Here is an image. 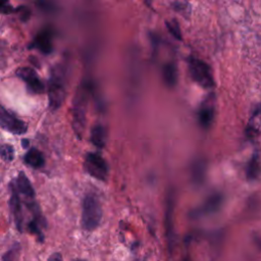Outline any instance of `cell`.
<instances>
[{"mask_svg": "<svg viewBox=\"0 0 261 261\" xmlns=\"http://www.w3.org/2000/svg\"><path fill=\"white\" fill-rule=\"evenodd\" d=\"M65 95V73L63 68L56 64L51 68L48 81V105L51 111L61 107Z\"/></svg>", "mask_w": 261, "mask_h": 261, "instance_id": "6da1fadb", "label": "cell"}, {"mask_svg": "<svg viewBox=\"0 0 261 261\" xmlns=\"http://www.w3.org/2000/svg\"><path fill=\"white\" fill-rule=\"evenodd\" d=\"M102 219V207L98 197L94 194H87L83 200L82 226L85 230L96 229Z\"/></svg>", "mask_w": 261, "mask_h": 261, "instance_id": "7a4b0ae2", "label": "cell"}, {"mask_svg": "<svg viewBox=\"0 0 261 261\" xmlns=\"http://www.w3.org/2000/svg\"><path fill=\"white\" fill-rule=\"evenodd\" d=\"M87 96L84 89H79L72 102V128L76 137L82 138L86 126Z\"/></svg>", "mask_w": 261, "mask_h": 261, "instance_id": "3957f363", "label": "cell"}, {"mask_svg": "<svg viewBox=\"0 0 261 261\" xmlns=\"http://www.w3.org/2000/svg\"><path fill=\"white\" fill-rule=\"evenodd\" d=\"M191 76L195 83L204 89H210L214 86V79L210 66L203 60L191 57L189 61Z\"/></svg>", "mask_w": 261, "mask_h": 261, "instance_id": "277c9868", "label": "cell"}, {"mask_svg": "<svg viewBox=\"0 0 261 261\" xmlns=\"http://www.w3.org/2000/svg\"><path fill=\"white\" fill-rule=\"evenodd\" d=\"M84 169L88 174L99 180H106L108 176V166L104 158L98 153H88L85 162Z\"/></svg>", "mask_w": 261, "mask_h": 261, "instance_id": "5b68a950", "label": "cell"}, {"mask_svg": "<svg viewBox=\"0 0 261 261\" xmlns=\"http://www.w3.org/2000/svg\"><path fill=\"white\" fill-rule=\"evenodd\" d=\"M0 126L14 135H23L28 130V124L0 104Z\"/></svg>", "mask_w": 261, "mask_h": 261, "instance_id": "8992f818", "label": "cell"}, {"mask_svg": "<svg viewBox=\"0 0 261 261\" xmlns=\"http://www.w3.org/2000/svg\"><path fill=\"white\" fill-rule=\"evenodd\" d=\"M15 74L22 80L28 90L33 93V94H42L45 91V86L38 75V73L33 69L32 67L28 66H22L18 67L15 71Z\"/></svg>", "mask_w": 261, "mask_h": 261, "instance_id": "52a82bcc", "label": "cell"}, {"mask_svg": "<svg viewBox=\"0 0 261 261\" xmlns=\"http://www.w3.org/2000/svg\"><path fill=\"white\" fill-rule=\"evenodd\" d=\"M215 107H214V95L210 94L202 102L199 109V122L202 127L208 128L214 119Z\"/></svg>", "mask_w": 261, "mask_h": 261, "instance_id": "ba28073f", "label": "cell"}, {"mask_svg": "<svg viewBox=\"0 0 261 261\" xmlns=\"http://www.w3.org/2000/svg\"><path fill=\"white\" fill-rule=\"evenodd\" d=\"M10 191H11V196L9 200L10 204V209L14 217V221L16 224V227L18 230H22V222H23V215H22V207H21V201L19 198V195L13 185V182L10 184Z\"/></svg>", "mask_w": 261, "mask_h": 261, "instance_id": "9c48e42d", "label": "cell"}, {"mask_svg": "<svg viewBox=\"0 0 261 261\" xmlns=\"http://www.w3.org/2000/svg\"><path fill=\"white\" fill-rule=\"evenodd\" d=\"M13 185H14L17 193L21 194L24 197V203L35 201L34 188L24 172L20 171L18 173L16 179L13 181Z\"/></svg>", "mask_w": 261, "mask_h": 261, "instance_id": "30bf717a", "label": "cell"}, {"mask_svg": "<svg viewBox=\"0 0 261 261\" xmlns=\"http://www.w3.org/2000/svg\"><path fill=\"white\" fill-rule=\"evenodd\" d=\"M173 211H174V199L173 195L170 194L167 201V210H166V237L169 251L172 249L174 232H173Z\"/></svg>", "mask_w": 261, "mask_h": 261, "instance_id": "8fae6325", "label": "cell"}, {"mask_svg": "<svg viewBox=\"0 0 261 261\" xmlns=\"http://www.w3.org/2000/svg\"><path fill=\"white\" fill-rule=\"evenodd\" d=\"M31 47L39 49L41 52L48 54L52 51V41H51V34L49 32H42L40 33L35 40L33 41Z\"/></svg>", "mask_w": 261, "mask_h": 261, "instance_id": "7c38bea8", "label": "cell"}, {"mask_svg": "<svg viewBox=\"0 0 261 261\" xmlns=\"http://www.w3.org/2000/svg\"><path fill=\"white\" fill-rule=\"evenodd\" d=\"M247 133L251 137H256L261 135V106L257 108V110L251 116L248 126Z\"/></svg>", "mask_w": 261, "mask_h": 261, "instance_id": "4fadbf2b", "label": "cell"}, {"mask_svg": "<svg viewBox=\"0 0 261 261\" xmlns=\"http://www.w3.org/2000/svg\"><path fill=\"white\" fill-rule=\"evenodd\" d=\"M24 162L34 168H40L44 165L45 159L38 149L31 148L24 155Z\"/></svg>", "mask_w": 261, "mask_h": 261, "instance_id": "5bb4252c", "label": "cell"}, {"mask_svg": "<svg viewBox=\"0 0 261 261\" xmlns=\"http://www.w3.org/2000/svg\"><path fill=\"white\" fill-rule=\"evenodd\" d=\"M91 141L98 148H103L105 146L106 132H105V128H104L103 125L96 124L92 128V130H91Z\"/></svg>", "mask_w": 261, "mask_h": 261, "instance_id": "9a60e30c", "label": "cell"}, {"mask_svg": "<svg viewBox=\"0 0 261 261\" xmlns=\"http://www.w3.org/2000/svg\"><path fill=\"white\" fill-rule=\"evenodd\" d=\"M221 204V197L218 195H214L213 197H210L205 204L203 205V207L201 209H199L198 214H208L211 212H214L218 209V207Z\"/></svg>", "mask_w": 261, "mask_h": 261, "instance_id": "2e32d148", "label": "cell"}, {"mask_svg": "<svg viewBox=\"0 0 261 261\" xmlns=\"http://www.w3.org/2000/svg\"><path fill=\"white\" fill-rule=\"evenodd\" d=\"M164 82L167 86L172 87L176 83V67L173 63L165 64L162 70Z\"/></svg>", "mask_w": 261, "mask_h": 261, "instance_id": "e0dca14e", "label": "cell"}, {"mask_svg": "<svg viewBox=\"0 0 261 261\" xmlns=\"http://www.w3.org/2000/svg\"><path fill=\"white\" fill-rule=\"evenodd\" d=\"M260 169V162H259V156L258 154H254L253 157L251 158L248 168H247V177L249 179H255L258 176Z\"/></svg>", "mask_w": 261, "mask_h": 261, "instance_id": "ac0fdd59", "label": "cell"}, {"mask_svg": "<svg viewBox=\"0 0 261 261\" xmlns=\"http://www.w3.org/2000/svg\"><path fill=\"white\" fill-rule=\"evenodd\" d=\"M0 157L6 162H11L14 159L13 147L8 144H0Z\"/></svg>", "mask_w": 261, "mask_h": 261, "instance_id": "d6986e66", "label": "cell"}, {"mask_svg": "<svg viewBox=\"0 0 261 261\" xmlns=\"http://www.w3.org/2000/svg\"><path fill=\"white\" fill-rule=\"evenodd\" d=\"M172 6H173V9L179 12L180 14L186 16L190 15V6L188 2H173Z\"/></svg>", "mask_w": 261, "mask_h": 261, "instance_id": "ffe728a7", "label": "cell"}, {"mask_svg": "<svg viewBox=\"0 0 261 261\" xmlns=\"http://www.w3.org/2000/svg\"><path fill=\"white\" fill-rule=\"evenodd\" d=\"M166 28L169 30V32L173 35V37H175L178 40H181V36H180V30L178 27V23L176 22V20H172V21H166Z\"/></svg>", "mask_w": 261, "mask_h": 261, "instance_id": "44dd1931", "label": "cell"}, {"mask_svg": "<svg viewBox=\"0 0 261 261\" xmlns=\"http://www.w3.org/2000/svg\"><path fill=\"white\" fill-rule=\"evenodd\" d=\"M14 11V8L8 1H0V13L10 14Z\"/></svg>", "mask_w": 261, "mask_h": 261, "instance_id": "7402d4cb", "label": "cell"}, {"mask_svg": "<svg viewBox=\"0 0 261 261\" xmlns=\"http://www.w3.org/2000/svg\"><path fill=\"white\" fill-rule=\"evenodd\" d=\"M48 261H63V260H62L61 254H59V253H54V254H52V255L49 257Z\"/></svg>", "mask_w": 261, "mask_h": 261, "instance_id": "603a6c76", "label": "cell"}, {"mask_svg": "<svg viewBox=\"0 0 261 261\" xmlns=\"http://www.w3.org/2000/svg\"><path fill=\"white\" fill-rule=\"evenodd\" d=\"M21 144H22V147H23V148H27V147L29 146V140H27V139L22 140V141H21Z\"/></svg>", "mask_w": 261, "mask_h": 261, "instance_id": "cb8c5ba5", "label": "cell"}, {"mask_svg": "<svg viewBox=\"0 0 261 261\" xmlns=\"http://www.w3.org/2000/svg\"><path fill=\"white\" fill-rule=\"evenodd\" d=\"M3 261H10V258H8L7 256H5V257L3 258Z\"/></svg>", "mask_w": 261, "mask_h": 261, "instance_id": "d4e9b609", "label": "cell"}, {"mask_svg": "<svg viewBox=\"0 0 261 261\" xmlns=\"http://www.w3.org/2000/svg\"><path fill=\"white\" fill-rule=\"evenodd\" d=\"M76 261H84V260H76Z\"/></svg>", "mask_w": 261, "mask_h": 261, "instance_id": "484cf974", "label": "cell"}]
</instances>
